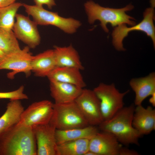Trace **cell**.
Listing matches in <instances>:
<instances>
[{"instance_id": "cell-1", "label": "cell", "mask_w": 155, "mask_h": 155, "mask_svg": "<svg viewBox=\"0 0 155 155\" xmlns=\"http://www.w3.org/2000/svg\"><path fill=\"white\" fill-rule=\"evenodd\" d=\"M33 128L17 124L0 135V155H36Z\"/></svg>"}, {"instance_id": "cell-2", "label": "cell", "mask_w": 155, "mask_h": 155, "mask_svg": "<svg viewBox=\"0 0 155 155\" xmlns=\"http://www.w3.org/2000/svg\"><path fill=\"white\" fill-rule=\"evenodd\" d=\"M135 107L133 104L123 107L111 118L103 121L98 125L99 130L112 133L121 144L126 146L139 145L141 136L132 125Z\"/></svg>"}, {"instance_id": "cell-3", "label": "cell", "mask_w": 155, "mask_h": 155, "mask_svg": "<svg viewBox=\"0 0 155 155\" xmlns=\"http://www.w3.org/2000/svg\"><path fill=\"white\" fill-rule=\"evenodd\" d=\"M84 6L88 22L93 24L96 20H99L101 27L106 32H108L106 27L108 23L113 27L123 24L131 26L136 24L135 22L131 20H134V18L125 13V12L133 8V6L131 4L123 8L114 9L102 7L92 1H89L85 3Z\"/></svg>"}, {"instance_id": "cell-4", "label": "cell", "mask_w": 155, "mask_h": 155, "mask_svg": "<svg viewBox=\"0 0 155 155\" xmlns=\"http://www.w3.org/2000/svg\"><path fill=\"white\" fill-rule=\"evenodd\" d=\"M27 14L32 18L37 24L55 26L67 34H73L81 26L80 21L73 18H65L57 13L50 11L43 7L23 3Z\"/></svg>"}, {"instance_id": "cell-5", "label": "cell", "mask_w": 155, "mask_h": 155, "mask_svg": "<svg viewBox=\"0 0 155 155\" xmlns=\"http://www.w3.org/2000/svg\"><path fill=\"white\" fill-rule=\"evenodd\" d=\"M53 112L50 122L57 129L66 130L89 125L75 101L53 103Z\"/></svg>"}, {"instance_id": "cell-6", "label": "cell", "mask_w": 155, "mask_h": 155, "mask_svg": "<svg viewBox=\"0 0 155 155\" xmlns=\"http://www.w3.org/2000/svg\"><path fill=\"white\" fill-rule=\"evenodd\" d=\"M93 90L99 100L103 121L110 119L124 107V97L129 92H120L113 84L102 83Z\"/></svg>"}, {"instance_id": "cell-7", "label": "cell", "mask_w": 155, "mask_h": 155, "mask_svg": "<svg viewBox=\"0 0 155 155\" xmlns=\"http://www.w3.org/2000/svg\"><path fill=\"white\" fill-rule=\"evenodd\" d=\"M154 11L153 7L146 9L144 13V19L138 24L131 27H127L125 24L115 27L112 33L113 44L116 50L124 51L123 41L130 32L137 30L145 32L150 36L155 46V29L153 23Z\"/></svg>"}, {"instance_id": "cell-8", "label": "cell", "mask_w": 155, "mask_h": 155, "mask_svg": "<svg viewBox=\"0 0 155 155\" xmlns=\"http://www.w3.org/2000/svg\"><path fill=\"white\" fill-rule=\"evenodd\" d=\"M53 104L48 100L32 103L24 110L17 124L33 128L49 123L53 114Z\"/></svg>"}, {"instance_id": "cell-9", "label": "cell", "mask_w": 155, "mask_h": 155, "mask_svg": "<svg viewBox=\"0 0 155 155\" xmlns=\"http://www.w3.org/2000/svg\"><path fill=\"white\" fill-rule=\"evenodd\" d=\"M30 49L26 46L22 49L6 55L0 62V70H11L7 74V77L11 79L20 73H25L27 77L30 76L32 72L31 62L33 56Z\"/></svg>"}, {"instance_id": "cell-10", "label": "cell", "mask_w": 155, "mask_h": 155, "mask_svg": "<svg viewBox=\"0 0 155 155\" xmlns=\"http://www.w3.org/2000/svg\"><path fill=\"white\" fill-rule=\"evenodd\" d=\"M74 101L89 125L98 126L103 121L100 101L93 90L83 88Z\"/></svg>"}, {"instance_id": "cell-11", "label": "cell", "mask_w": 155, "mask_h": 155, "mask_svg": "<svg viewBox=\"0 0 155 155\" xmlns=\"http://www.w3.org/2000/svg\"><path fill=\"white\" fill-rule=\"evenodd\" d=\"M12 30L17 38L27 45L30 49H34L40 43V36L37 24L22 14L17 13Z\"/></svg>"}, {"instance_id": "cell-12", "label": "cell", "mask_w": 155, "mask_h": 155, "mask_svg": "<svg viewBox=\"0 0 155 155\" xmlns=\"http://www.w3.org/2000/svg\"><path fill=\"white\" fill-rule=\"evenodd\" d=\"M36 142L38 155H56V128L50 121L33 128Z\"/></svg>"}, {"instance_id": "cell-13", "label": "cell", "mask_w": 155, "mask_h": 155, "mask_svg": "<svg viewBox=\"0 0 155 155\" xmlns=\"http://www.w3.org/2000/svg\"><path fill=\"white\" fill-rule=\"evenodd\" d=\"M122 146L113 134L101 131L89 140V150L96 155H119Z\"/></svg>"}, {"instance_id": "cell-14", "label": "cell", "mask_w": 155, "mask_h": 155, "mask_svg": "<svg viewBox=\"0 0 155 155\" xmlns=\"http://www.w3.org/2000/svg\"><path fill=\"white\" fill-rule=\"evenodd\" d=\"M132 125L142 136L150 134L155 129V110L150 106L142 104L135 107Z\"/></svg>"}, {"instance_id": "cell-15", "label": "cell", "mask_w": 155, "mask_h": 155, "mask_svg": "<svg viewBox=\"0 0 155 155\" xmlns=\"http://www.w3.org/2000/svg\"><path fill=\"white\" fill-rule=\"evenodd\" d=\"M51 96L56 104L74 101L83 88L73 84L56 81L50 82Z\"/></svg>"}, {"instance_id": "cell-16", "label": "cell", "mask_w": 155, "mask_h": 155, "mask_svg": "<svg viewBox=\"0 0 155 155\" xmlns=\"http://www.w3.org/2000/svg\"><path fill=\"white\" fill-rule=\"evenodd\" d=\"M129 85L135 93V105H141L146 98L155 92V73L152 72L144 77L133 78Z\"/></svg>"}, {"instance_id": "cell-17", "label": "cell", "mask_w": 155, "mask_h": 155, "mask_svg": "<svg viewBox=\"0 0 155 155\" xmlns=\"http://www.w3.org/2000/svg\"><path fill=\"white\" fill-rule=\"evenodd\" d=\"M80 71L73 67H56L47 77L50 82L71 84L83 88L86 85Z\"/></svg>"}, {"instance_id": "cell-18", "label": "cell", "mask_w": 155, "mask_h": 155, "mask_svg": "<svg viewBox=\"0 0 155 155\" xmlns=\"http://www.w3.org/2000/svg\"><path fill=\"white\" fill-rule=\"evenodd\" d=\"M56 67L53 49L33 56L31 61V71L37 77H47Z\"/></svg>"}, {"instance_id": "cell-19", "label": "cell", "mask_w": 155, "mask_h": 155, "mask_svg": "<svg viewBox=\"0 0 155 155\" xmlns=\"http://www.w3.org/2000/svg\"><path fill=\"white\" fill-rule=\"evenodd\" d=\"M53 50L56 67H73L80 70L84 69L77 51L71 45L55 46Z\"/></svg>"}, {"instance_id": "cell-20", "label": "cell", "mask_w": 155, "mask_h": 155, "mask_svg": "<svg viewBox=\"0 0 155 155\" xmlns=\"http://www.w3.org/2000/svg\"><path fill=\"white\" fill-rule=\"evenodd\" d=\"M96 126L89 125L84 127L66 130L56 129L55 136L57 145L81 139L90 140L99 131L98 128Z\"/></svg>"}, {"instance_id": "cell-21", "label": "cell", "mask_w": 155, "mask_h": 155, "mask_svg": "<svg viewBox=\"0 0 155 155\" xmlns=\"http://www.w3.org/2000/svg\"><path fill=\"white\" fill-rule=\"evenodd\" d=\"M10 100L5 111L0 117V135L18 123L24 110L20 100Z\"/></svg>"}, {"instance_id": "cell-22", "label": "cell", "mask_w": 155, "mask_h": 155, "mask_svg": "<svg viewBox=\"0 0 155 155\" xmlns=\"http://www.w3.org/2000/svg\"><path fill=\"white\" fill-rule=\"evenodd\" d=\"M89 140L81 139L57 145L56 155H84L89 151Z\"/></svg>"}, {"instance_id": "cell-23", "label": "cell", "mask_w": 155, "mask_h": 155, "mask_svg": "<svg viewBox=\"0 0 155 155\" xmlns=\"http://www.w3.org/2000/svg\"><path fill=\"white\" fill-rule=\"evenodd\" d=\"M0 49L6 55L21 49L12 30L0 28Z\"/></svg>"}, {"instance_id": "cell-24", "label": "cell", "mask_w": 155, "mask_h": 155, "mask_svg": "<svg viewBox=\"0 0 155 155\" xmlns=\"http://www.w3.org/2000/svg\"><path fill=\"white\" fill-rule=\"evenodd\" d=\"M22 6L23 3L15 2L0 7V28L12 30L17 12Z\"/></svg>"}, {"instance_id": "cell-25", "label": "cell", "mask_w": 155, "mask_h": 155, "mask_svg": "<svg viewBox=\"0 0 155 155\" xmlns=\"http://www.w3.org/2000/svg\"><path fill=\"white\" fill-rule=\"evenodd\" d=\"M24 86H21L17 89L12 91L0 92V99L12 100H24L28 98V96L24 93Z\"/></svg>"}, {"instance_id": "cell-26", "label": "cell", "mask_w": 155, "mask_h": 155, "mask_svg": "<svg viewBox=\"0 0 155 155\" xmlns=\"http://www.w3.org/2000/svg\"><path fill=\"white\" fill-rule=\"evenodd\" d=\"M35 5L40 7H43L44 5L47 6L49 9L56 5L55 0H33Z\"/></svg>"}, {"instance_id": "cell-27", "label": "cell", "mask_w": 155, "mask_h": 155, "mask_svg": "<svg viewBox=\"0 0 155 155\" xmlns=\"http://www.w3.org/2000/svg\"><path fill=\"white\" fill-rule=\"evenodd\" d=\"M139 153L135 150L130 149L125 147L122 146L121 148L119 155H138Z\"/></svg>"}, {"instance_id": "cell-28", "label": "cell", "mask_w": 155, "mask_h": 155, "mask_svg": "<svg viewBox=\"0 0 155 155\" xmlns=\"http://www.w3.org/2000/svg\"><path fill=\"white\" fill-rule=\"evenodd\" d=\"M16 0H0V7L7 6L15 2Z\"/></svg>"}, {"instance_id": "cell-29", "label": "cell", "mask_w": 155, "mask_h": 155, "mask_svg": "<svg viewBox=\"0 0 155 155\" xmlns=\"http://www.w3.org/2000/svg\"><path fill=\"white\" fill-rule=\"evenodd\" d=\"M151 96L149 99V102L153 106H155V92L151 95Z\"/></svg>"}, {"instance_id": "cell-30", "label": "cell", "mask_w": 155, "mask_h": 155, "mask_svg": "<svg viewBox=\"0 0 155 155\" xmlns=\"http://www.w3.org/2000/svg\"><path fill=\"white\" fill-rule=\"evenodd\" d=\"M6 55L0 49V62L5 58Z\"/></svg>"}, {"instance_id": "cell-31", "label": "cell", "mask_w": 155, "mask_h": 155, "mask_svg": "<svg viewBox=\"0 0 155 155\" xmlns=\"http://www.w3.org/2000/svg\"><path fill=\"white\" fill-rule=\"evenodd\" d=\"M84 155H96V154L94 152L89 150L85 153Z\"/></svg>"}]
</instances>
